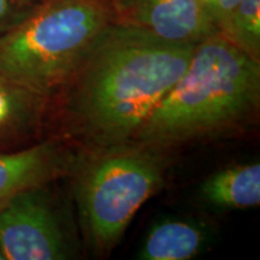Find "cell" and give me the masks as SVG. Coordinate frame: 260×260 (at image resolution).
<instances>
[{
    "mask_svg": "<svg viewBox=\"0 0 260 260\" xmlns=\"http://www.w3.org/2000/svg\"><path fill=\"white\" fill-rule=\"evenodd\" d=\"M79 165L61 140L48 139L0 153V210L25 190L48 186Z\"/></svg>",
    "mask_w": 260,
    "mask_h": 260,
    "instance_id": "7",
    "label": "cell"
},
{
    "mask_svg": "<svg viewBox=\"0 0 260 260\" xmlns=\"http://www.w3.org/2000/svg\"><path fill=\"white\" fill-rule=\"evenodd\" d=\"M19 3H22V4L24 5H28V6H35L38 4H40V3L44 2V0H18Z\"/></svg>",
    "mask_w": 260,
    "mask_h": 260,
    "instance_id": "14",
    "label": "cell"
},
{
    "mask_svg": "<svg viewBox=\"0 0 260 260\" xmlns=\"http://www.w3.org/2000/svg\"><path fill=\"white\" fill-rule=\"evenodd\" d=\"M206 226L194 220L167 218L151 228L136 254L140 260H189L206 249Z\"/></svg>",
    "mask_w": 260,
    "mask_h": 260,
    "instance_id": "9",
    "label": "cell"
},
{
    "mask_svg": "<svg viewBox=\"0 0 260 260\" xmlns=\"http://www.w3.org/2000/svg\"><path fill=\"white\" fill-rule=\"evenodd\" d=\"M50 100L0 75V153L15 151L38 138Z\"/></svg>",
    "mask_w": 260,
    "mask_h": 260,
    "instance_id": "8",
    "label": "cell"
},
{
    "mask_svg": "<svg viewBox=\"0 0 260 260\" xmlns=\"http://www.w3.org/2000/svg\"><path fill=\"white\" fill-rule=\"evenodd\" d=\"M260 105V60L220 32L195 45L186 71L132 144L168 149L246 125Z\"/></svg>",
    "mask_w": 260,
    "mask_h": 260,
    "instance_id": "2",
    "label": "cell"
},
{
    "mask_svg": "<svg viewBox=\"0 0 260 260\" xmlns=\"http://www.w3.org/2000/svg\"><path fill=\"white\" fill-rule=\"evenodd\" d=\"M201 197L224 210H247L260 204L259 161L235 165L214 172L200 187Z\"/></svg>",
    "mask_w": 260,
    "mask_h": 260,
    "instance_id": "10",
    "label": "cell"
},
{
    "mask_svg": "<svg viewBox=\"0 0 260 260\" xmlns=\"http://www.w3.org/2000/svg\"><path fill=\"white\" fill-rule=\"evenodd\" d=\"M115 21L111 0H44L0 37V75L51 99Z\"/></svg>",
    "mask_w": 260,
    "mask_h": 260,
    "instance_id": "3",
    "label": "cell"
},
{
    "mask_svg": "<svg viewBox=\"0 0 260 260\" xmlns=\"http://www.w3.org/2000/svg\"><path fill=\"white\" fill-rule=\"evenodd\" d=\"M239 2L240 0H200L207 16L218 29V31L225 24L230 14L239 4Z\"/></svg>",
    "mask_w": 260,
    "mask_h": 260,
    "instance_id": "13",
    "label": "cell"
},
{
    "mask_svg": "<svg viewBox=\"0 0 260 260\" xmlns=\"http://www.w3.org/2000/svg\"><path fill=\"white\" fill-rule=\"evenodd\" d=\"M219 32L260 60V0H240Z\"/></svg>",
    "mask_w": 260,
    "mask_h": 260,
    "instance_id": "11",
    "label": "cell"
},
{
    "mask_svg": "<svg viewBox=\"0 0 260 260\" xmlns=\"http://www.w3.org/2000/svg\"><path fill=\"white\" fill-rule=\"evenodd\" d=\"M116 22L153 32L164 40L198 44L219 32L200 0H111Z\"/></svg>",
    "mask_w": 260,
    "mask_h": 260,
    "instance_id": "6",
    "label": "cell"
},
{
    "mask_svg": "<svg viewBox=\"0 0 260 260\" xmlns=\"http://www.w3.org/2000/svg\"><path fill=\"white\" fill-rule=\"evenodd\" d=\"M169 157L164 149L126 144L103 149L84 165L76 200L84 236L96 254L121 241L142 205L160 190Z\"/></svg>",
    "mask_w": 260,
    "mask_h": 260,
    "instance_id": "4",
    "label": "cell"
},
{
    "mask_svg": "<svg viewBox=\"0 0 260 260\" xmlns=\"http://www.w3.org/2000/svg\"><path fill=\"white\" fill-rule=\"evenodd\" d=\"M31 9L32 6L22 4L18 0H0V37L18 24Z\"/></svg>",
    "mask_w": 260,
    "mask_h": 260,
    "instance_id": "12",
    "label": "cell"
},
{
    "mask_svg": "<svg viewBox=\"0 0 260 260\" xmlns=\"http://www.w3.org/2000/svg\"><path fill=\"white\" fill-rule=\"evenodd\" d=\"M195 45L112 22L60 92L71 132L100 149L132 144L186 71Z\"/></svg>",
    "mask_w": 260,
    "mask_h": 260,
    "instance_id": "1",
    "label": "cell"
},
{
    "mask_svg": "<svg viewBox=\"0 0 260 260\" xmlns=\"http://www.w3.org/2000/svg\"><path fill=\"white\" fill-rule=\"evenodd\" d=\"M46 188L25 190L0 210V251L5 260L73 258L71 236Z\"/></svg>",
    "mask_w": 260,
    "mask_h": 260,
    "instance_id": "5",
    "label": "cell"
},
{
    "mask_svg": "<svg viewBox=\"0 0 260 260\" xmlns=\"http://www.w3.org/2000/svg\"><path fill=\"white\" fill-rule=\"evenodd\" d=\"M0 260H5V259H4V255H3V253H2V251H0Z\"/></svg>",
    "mask_w": 260,
    "mask_h": 260,
    "instance_id": "15",
    "label": "cell"
}]
</instances>
